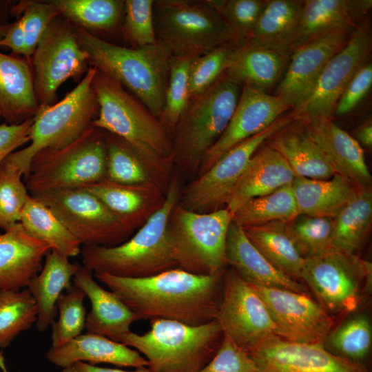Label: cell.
<instances>
[{
	"mask_svg": "<svg viewBox=\"0 0 372 372\" xmlns=\"http://www.w3.org/2000/svg\"><path fill=\"white\" fill-rule=\"evenodd\" d=\"M354 28L337 30L316 39L293 51L274 95L293 110L310 94L330 59L348 42Z\"/></svg>",
	"mask_w": 372,
	"mask_h": 372,
	"instance_id": "cell-20",
	"label": "cell"
},
{
	"mask_svg": "<svg viewBox=\"0 0 372 372\" xmlns=\"http://www.w3.org/2000/svg\"><path fill=\"white\" fill-rule=\"evenodd\" d=\"M242 85L225 71L205 91L192 96L172 134L178 174L196 177L202 160L227 126Z\"/></svg>",
	"mask_w": 372,
	"mask_h": 372,
	"instance_id": "cell-4",
	"label": "cell"
},
{
	"mask_svg": "<svg viewBox=\"0 0 372 372\" xmlns=\"http://www.w3.org/2000/svg\"><path fill=\"white\" fill-rule=\"evenodd\" d=\"M224 19L240 45L249 39L266 0H207Z\"/></svg>",
	"mask_w": 372,
	"mask_h": 372,
	"instance_id": "cell-49",
	"label": "cell"
},
{
	"mask_svg": "<svg viewBox=\"0 0 372 372\" xmlns=\"http://www.w3.org/2000/svg\"><path fill=\"white\" fill-rule=\"evenodd\" d=\"M192 59L172 56L165 105L160 121L170 136L189 101V68Z\"/></svg>",
	"mask_w": 372,
	"mask_h": 372,
	"instance_id": "cell-46",
	"label": "cell"
},
{
	"mask_svg": "<svg viewBox=\"0 0 372 372\" xmlns=\"http://www.w3.org/2000/svg\"><path fill=\"white\" fill-rule=\"evenodd\" d=\"M372 1L352 0H305L291 40V53L303 45L331 32L355 28L370 9Z\"/></svg>",
	"mask_w": 372,
	"mask_h": 372,
	"instance_id": "cell-24",
	"label": "cell"
},
{
	"mask_svg": "<svg viewBox=\"0 0 372 372\" xmlns=\"http://www.w3.org/2000/svg\"><path fill=\"white\" fill-rule=\"evenodd\" d=\"M157 42L174 57L193 59L221 45L239 41L207 0H154Z\"/></svg>",
	"mask_w": 372,
	"mask_h": 372,
	"instance_id": "cell-6",
	"label": "cell"
},
{
	"mask_svg": "<svg viewBox=\"0 0 372 372\" xmlns=\"http://www.w3.org/2000/svg\"><path fill=\"white\" fill-rule=\"evenodd\" d=\"M30 63L39 106L54 104L59 86L70 78L81 80L89 69L87 54L78 43L72 23L60 14L43 35Z\"/></svg>",
	"mask_w": 372,
	"mask_h": 372,
	"instance_id": "cell-14",
	"label": "cell"
},
{
	"mask_svg": "<svg viewBox=\"0 0 372 372\" xmlns=\"http://www.w3.org/2000/svg\"><path fill=\"white\" fill-rule=\"evenodd\" d=\"M31 196L50 207L82 246L114 247L127 240L134 231L83 189L45 192Z\"/></svg>",
	"mask_w": 372,
	"mask_h": 372,
	"instance_id": "cell-13",
	"label": "cell"
},
{
	"mask_svg": "<svg viewBox=\"0 0 372 372\" xmlns=\"http://www.w3.org/2000/svg\"><path fill=\"white\" fill-rule=\"evenodd\" d=\"M72 25L89 64L120 83L160 121L169 76V52L158 42L138 48L120 46Z\"/></svg>",
	"mask_w": 372,
	"mask_h": 372,
	"instance_id": "cell-2",
	"label": "cell"
},
{
	"mask_svg": "<svg viewBox=\"0 0 372 372\" xmlns=\"http://www.w3.org/2000/svg\"><path fill=\"white\" fill-rule=\"evenodd\" d=\"M294 111L282 116L262 132L235 145L223 154L205 173L181 189L178 204L198 213L226 207L238 179L249 160L265 142L300 120Z\"/></svg>",
	"mask_w": 372,
	"mask_h": 372,
	"instance_id": "cell-12",
	"label": "cell"
},
{
	"mask_svg": "<svg viewBox=\"0 0 372 372\" xmlns=\"http://www.w3.org/2000/svg\"><path fill=\"white\" fill-rule=\"evenodd\" d=\"M333 220L332 248L356 254L362 247L371 226V188L360 189L356 197Z\"/></svg>",
	"mask_w": 372,
	"mask_h": 372,
	"instance_id": "cell-38",
	"label": "cell"
},
{
	"mask_svg": "<svg viewBox=\"0 0 372 372\" xmlns=\"http://www.w3.org/2000/svg\"><path fill=\"white\" fill-rule=\"evenodd\" d=\"M333 223L331 218L298 214L287 225L296 247L307 258L333 249Z\"/></svg>",
	"mask_w": 372,
	"mask_h": 372,
	"instance_id": "cell-43",
	"label": "cell"
},
{
	"mask_svg": "<svg viewBox=\"0 0 372 372\" xmlns=\"http://www.w3.org/2000/svg\"><path fill=\"white\" fill-rule=\"evenodd\" d=\"M1 118V111H0V118Z\"/></svg>",
	"mask_w": 372,
	"mask_h": 372,
	"instance_id": "cell-59",
	"label": "cell"
},
{
	"mask_svg": "<svg viewBox=\"0 0 372 372\" xmlns=\"http://www.w3.org/2000/svg\"><path fill=\"white\" fill-rule=\"evenodd\" d=\"M239 45L228 43L193 59L189 68L190 98L208 88L228 68Z\"/></svg>",
	"mask_w": 372,
	"mask_h": 372,
	"instance_id": "cell-47",
	"label": "cell"
},
{
	"mask_svg": "<svg viewBox=\"0 0 372 372\" xmlns=\"http://www.w3.org/2000/svg\"><path fill=\"white\" fill-rule=\"evenodd\" d=\"M154 0H125L123 31L133 48L157 43L153 17Z\"/></svg>",
	"mask_w": 372,
	"mask_h": 372,
	"instance_id": "cell-50",
	"label": "cell"
},
{
	"mask_svg": "<svg viewBox=\"0 0 372 372\" xmlns=\"http://www.w3.org/2000/svg\"><path fill=\"white\" fill-rule=\"evenodd\" d=\"M46 358L54 365L64 369L75 362L92 365L101 363L118 366L147 367V360L136 350L105 336L86 333L59 347H51Z\"/></svg>",
	"mask_w": 372,
	"mask_h": 372,
	"instance_id": "cell-29",
	"label": "cell"
},
{
	"mask_svg": "<svg viewBox=\"0 0 372 372\" xmlns=\"http://www.w3.org/2000/svg\"><path fill=\"white\" fill-rule=\"evenodd\" d=\"M232 220L233 214L226 207L198 213L177 203L168 217L167 236L178 268L202 276L224 272Z\"/></svg>",
	"mask_w": 372,
	"mask_h": 372,
	"instance_id": "cell-8",
	"label": "cell"
},
{
	"mask_svg": "<svg viewBox=\"0 0 372 372\" xmlns=\"http://www.w3.org/2000/svg\"><path fill=\"white\" fill-rule=\"evenodd\" d=\"M0 46L8 47L12 50L13 53L24 56L25 37L19 19L11 23L5 36L0 41Z\"/></svg>",
	"mask_w": 372,
	"mask_h": 372,
	"instance_id": "cell-54",
	"label": "cell"
},
{
	"mask_svg": "<svg viewBox=\"0 0 372 372\" xmlns=\"http://www.w3.org/2000/svg\"><path fill=\"white\" fill-rule=\"evenodd\" d=\"M92 85L99 104L92 127L118 136L135 147L172 158L169 134L143 103L98 70Z\"/></svg>",
	"mask_w": 372,
	"mask_h": 372,
	"instance_id": "cell-10",
	"label": "cell"
},
{
	"mask_svg": "<svg viewBox=\"0 0 372 372\" xmlns=\"http://www.w3.org/2000/svg\"><path fill=\"white\" fill-rule=\"evenodd\" d=\"M371 47L369 25L362 21L354 28L346 45L327 62L307 98L293 111L307 121L333 119L344 90L358 71L369 62Z\"/></svg>",
	"mask_w": 372,
	"mask_h": 372,
	"instance_id": "cell-16",
	"label": "cell"
},
{
	"mask_svg": "<svg viewBox=\"0 0 372 372\" xmlns=\"http://www.w3.org/2000/svg\"><path fill=\"white\" fill-rule=\"evenodd\" d=\"M39 107L30 63L0 52L1 117L9 125H17L34 117Z\"/></svg>",
	"mask_w": 372,
	"mask_h": 372,
	"instance_id": "cell-30",
	"label": "cell"
},
{
	"mask_svg": "<svg viewBox=\"0 0 372 372\" xmlns=\"http://www.w3.org/2000/svg\"><path fill=\"white\" fill-rule=\"evenodd\" d=\"M294 178L283 156L269 145H262L249 160L226 208L234 214L247 200L291 185Z\"/></svg>",
	"mask_w": 372,
	"mask_h": 372,
	"instance_id": "cell-28",
	"label": "cell"
},
{
	"mask_svg": "<svg viewBox=\"0 0 372 372\" xmlns=\"http://www.w3.org/2000/svg\"><path fill=\"white\" fill-rule=\"evenodd\" d=\"M252 287L267 306L278 337L291 342L324 344L334 322L318 301L289 289Z\"/></svg>",
	"mask_w": 372,
	"mask_h": 372,
	"instance_id": "cell-17",
	"label": "cell"
},
{
	"mask_svg": "<svg viewBox=\"0 0 372 372\" xmlns=\"http://www.w3.org/2000/svg\"><path fill=\"white\" fill-rule=\"evenodd\" d=\"M11 24L0 25V41L3 38Z\"/></svg>",
	"mask_w": 372,
	"mask_h": 372,
	"instance_id": "cell-57",
	"label": "cell"
},
{
	"mask_svg": "<svg viewBox=\"0 0 372 372\" xmlns=\"http://www.w3.org/2000/svg\"><path fill=\"white\" fill-rule=\"evenodd\" d=\"M301 280L329 313H349L371 291L372 265L357 254L333 249L305 258Z\"/></svg>",
	"mask_w": 372,
	"mask_h": 372,
	"instance_id": "cell-11",
	"label": "cell"
},
{
	"mask_svg": "<svg viewBox=\"0 0 372 372\" xmlns=\"http://www.w3.org/2000/svg\"><path fill=\"white\" fill-rule=\"evenodd\" d=\"M307 132L319 146L335 174L361 189H371L372 177L360 143L333 119H304Z\"/></svg>",
	"mask_w": 372,
	"mask_h": 372,
	"instance_id": "cell-22",
	"label": "cell"
},
{
	"mask_svg": "<svg viewBox=\"0 0 372 372\" xmlns=\"http://www.w3.org/2000/svg\"><path fill=\"white\" fill-rule=\"evenodd\" d=\"M198 372H258L251 355L224 335L214 357Z\"/></svg>",
	"mask_w": 372,
	"mask_h": 372,
	"instance_id": "cell-51",
	"label": "cell"
},
{
	"mask_svg": "<svg viewBox=\"0 0 372 372\" xmlns=\"http://www.w3.org/2000/svg\"><path fill=\"white\" fill-rule=\"evenodd\" d=\"M23 176L22 171L10 163L4 160L0 165V229L3 231L20 223L30 196Z\"/></svg>",
	"mask_w": 372,
	"mask_h": 372,
	"instance_id": "cell-45",
	"label": "cell"
},
{
	"mask_svg": "<svg viewBox=\"0 0 372 372\" xmlns=\"http://www.w3.org/2000/svg\"><path fill=\"white\" fill-rule=\"evenodd\" d=\"M20 223L30 236L47 244L51 250L68 258L81 254L82 245L61 220L50 207L30 194Z\"/></svg>",
	"mask_w": 372,
	"mask_h": 372,
	"instance_id": "cell-37",
	"label": "cell"
},
{
	"mask_svg": "<svg viewBox=\"0 0 372 372\" xmlns=\"http://www.w3.org/2000/svg\"><path fill=\"white\" fill-rule=\"evenodd\" d=\"M289 110L291 107L281 97L243 84L227 126L204 156L196 176L207 172L229 149L262 132Z\"/></svg>",
	"mask_w": 372,
	"mask_h": 372,
	"instance_id": "cell-18",
	"label": "cell"
},
{
	"mask_svg": "<svg viewBox=\"0 0 372 372\" xmlns=\"http://www.w3.org/2000/svg\"><path fill=\"white\" fill-rule=\"evenodd\" d=\"M37 304L25 288L0 291V348H6L22 331L36 323Z\"/></svg>",
	"mask_w": 372,
	"mask_h": 372,
	"instance_id": "cell-41",
	"label": "cell"
},
{
	"mask_svg": "<svg viewBox=\"0 0 372 372\" xmlns=\"http://www.w3.org/2000/svg\"><path fill=\"white\" fill-rule=\"evenodd\" d=\"M33 117L17 125L0 124V165L16 149L30 141Z\"/></svg>",
	"mask_w": 372,
	"mask_h": 372,
	"instance_id": "cell-53",
	"label": "cell"
},
{
	"mask_svg": "<svg viewBox=\"0 0 372 372\" xmlns=\"http://www.w3.org/2000/svg\"><path fill=\"white\" fill-rule=\"evenodd\" d=\"M91 304L87 314L85 329L87 333L105 336L119 342L130 331L132 324L138 320L136 315L113 291H107L94 280L93 272L81 266L73 278Z\"/></svg>",
	"mask_w": 372,
	"mask_h": 372,
	"instance_id": "cell-25",
	"label": "cell"
},
{
	"mask_svg": "<svg viewBox=\"0 0 372 372\" xmlns=\"http://www.w3.org/2000/svg\"><path fill=\"white\" fill-rule=\"evenodd\" d=\"M83 189L101 201L133 231L164 204L166 194L152 185H124L103 179Z\"/></svg>",
	"mask_w": 372,
	"mask_h": 372,
	"instance_id": "cell-26",
	"label": "cell"
},
{
	"mask_svg": "<svg viewBox=\"0 0 372 372\" xmlns=\"http://www.w3.org/2000/svg\"><path fill=\"white\" fill-rule=\"evenodd\" d=\"M60 15L87 30L109 31L117 25L123 0H49Z\"/></svg>",
	"mask_w": 372,
	"mask_h": 372,
	"instance_id": "cell-40",
	"label": "cell"
},
{
	"mask_svg": "<svg viewBox=\"0 0 372 372\" xmlns=\"http://www.w3.org/2000/svg\"><path fill=\"white\" fill-rule=\"evenodd\" d=\"M324 343L330 352L348 360L364 364L372 344V328L364 314L354 315L331 330Z\"/></svg>",
	"mask_w": 372,
	"mask_h": 372,
	"instance_id": "cell-42",
	"label": "cell"
},
{
	"mask_svg": "<svg viewBox=\"0 0 372 372\" xmlns=\"http://www.w3.org/2000/svg\"><path fill=\"white\" fill-rule=\"evenodd\" d=\"M1 3H3V2L0 1V6H1Z\"/></svg>",
	"mask_w": 372,
	"mask_h": 372,
	"instance_id": "cell-60",
	"label": "cell"
},
{
	"mask_svg": "<svg viewBox=\"0 0 372 372\" xmlns=\"http://www.w3.org/2000/svg\"><path fill=\"white\" fill-rule=\"evenodd\" d=\"M303 3L302 0H266L251 35L243 45L290 53L289 44Z\"/></svg>",
	"mask_w": 372,
	"mask_h": 372,
	"instance_id": "cell-35",
	"label": "cell"
},
{
	"mask_svg": "<svg viewBox=\"0 0 372 372\" xmlns=\"http://www.w3.org/2000/svg\"><path fill=\"white\" fill-rule=\"evenodd\" d=\"M97 69L91 66L79 84L60 101L39 106L30 130V144L5 160L19 168L25 178L30 162L40 150L63 148L92 127L99 112L92 81Z\"/></svg>",
	"mask_w": 372,
	"mask_h": 372,
	"instance_id": "cell-7",
	"label": "cell"
},
{
	"mask_svg": "<svg viewBox=\"0 0 372 372\" xmlns=\"http://www.w3.org/2000/svg\"><path fill=\"white\" fill-rule=\"evenodd\" d=\"M354 138L360 145L366 147L372 146V123L371 120H367L358 127L355 131Z\"/></svg>",
	"mask_w": 372,
	"mask_h": 372,
	"instance_id": "cell-56",
	"label": "cell"
},
{
	"mask_svg": "<svg viewBox=\"0 0 372 372\" xmlns=\"http://www.w3.org/2000/svg\"><path fill=\"white\" fill-rule=\"evenodd\" d=\"M226 262L252 287H276L309 294L304 285L271 264L249 241L242 227L233 221L227 236Z\"/></svg>",
	"mask_w": 372,
	"mask_h": 372,
	"instance_id": "cell-27",
	"label": "cell"
},
{
	"mask_svg": "<svg viewBox=\"0 0 372 372\" xmlns=\"http://www.w3.org/2000/svg\"><path fill=\"white\" fill-rule=\"evenodd\" d=\"M224 272L202 276L176 267L141 278L101 272L93 275L115 293L138 320L158 318L200 325L215 320Z\"/></svg>",
	"mask_w": 372,
	"mask_h": 372,
	"instance_id": "cell-1",
	"label": "cell"
},
{
	"mask_svg": "<svg viewBox=\"0 0 372 372\" xmlns=\"http://www.w3.org/2000/svg\"><path fill=\"white\" fill-rule=\"evenodd\" d=\"M19 18L25 37V59L30 63L31 56L52 21L59 15L48 1H21L14 9Z\"/></svg>",
	"mask_w": 372,
	"mask_h": 372,
	"instance_id": "cell-48",
	"label": "cell"
},
{
	"mask_svg": "<svg viewBox=\"0 0 372 372\" xmlns=\"http://www.w3.org/2000/svg\"><path fill=\"white\" fill-rule=\"evenodd\" d=\"M242 229L253 245L276 269L296 280H302L305 258L290 238L287 223L276 221Z\"/></svg>",
	"mask_w": 372,
	"mask_h": 372,
	"instance_id": "cell-36",
	"label": "cell"
},
{
	"mask_svg": "<svg viewBox=\"0 0 372 372\" xmlns=\"http://www.w3.org/2000/svg\"><path fill=\"white\" fill-rule=\"evenodd\" d=\"M290 57L287 52L242 45L235 51L225 72L240 84L268 93L280 82Z\"/></svg>",
	"mask_w": 372,
	"mask_h": 372,
	"instance_id": "cell-33",
	"label": "cell"
},
{
	"mask_svg": "<svg viewBox=\"0 0 372 372\" xmlns=\"http://www.w3.org/2000/svg\"><path fill=\"white\" fill-rule=\"evenodd\" d=\"M80 267L54 250L46 255L41 270L27 287L38 306L39 331H45L54 321L56 301L62 291L72 285L71 280Z\"/></svg>",
	"mask_w": 372,
	"mask_h": 372,
	"instance_id": "cell-34",
	"label": "cell"
},
{
	"mask_svg": "<svg viewBox=\"0 0 372 372\" xmlns=\"http://www.w3.org/2000/svg\"><path fill=\"white\" fill-rule=\"evenodd\" d=\"M298 215L291 185H288L247 200L233 214L232 221L243 227L276 221L288 223Z\"/></svg>",
	"mask_w": 372,
	"mask_h": 372,
	"instance_id": "cell-39",
	"label": "cell"
},
{
	"mask_svg": "<svg viewBox=\"0 0 372 372\" xmlns=\"http://www.w3.org/2000/svg\"><path fill=\"white\" fill-rule=\"evenodd\" d=\"M105 131L91 127L69 145L45 148L32 158L25 185L30 195L81 189L105 178Z\"/></svg>",
	"mask_w": 372,
	"mask_h": 372,
	"instance_id": "cell-9",
	"label": "cell"
},
{
	"mask_svg": "<svg viewBox=\"0 0 372 372\" xmlns=\"http://www.w3.org/2000/svg\"><path fill=\"white\" fill-rule=\"evenodd\" d=\"M50 247L20 223L0 234V291H20L40 272Z\"/></svg>",
	"mask_w": 372,
	"mask_h": 372,
	"instance_id": "cell-23",
	"label": "cell"
},
{
	"mask_svg": "<svg viewBox=\"0 0 372 372\" xmlns=\"http://www.w3.org/2000/svg\"><path fill=\"white\" fill-rule=\"evenodd\" d=\"M106 176L108 180L124 185H152L167 193L174 168L173 158L135 147L105 131Z\"/></svg>",
	"mask_w": 372,
	"mask_h": 372,
	"instance_id": "cell-21",
	"label": "cell"
},
{
	"mask_svg": "<svg viewBox=\"0 0 372 372\" xmlns=\"http://www.w3.org/2000/svg\"><path fill=\"white\" fill-rule=\"evenodd\" d=\"M258 372H370L362 364L333 354L323 344L273 338L248 353Z\"/></svg>",
	"mask_w": 372,
	"mask_h": 372,
	"instance_id": "cell-19",
	"label": "cell"
},
{
	"mask_svg": "<svg viewBox=\"0 0 372 372\" xmlns=\"http://www.w3.org/2000/svg\"><path fill=\"white\" fill-rule=\"evenodd\" d=\"M179 175H174L163 206L130 239L114 247L82 246L83 266L93 273L141 278L176 268L167 236V223L180 193Z\"/></svg>",
	"mask_w": 372,
	"mask_h": 372,
	"instance_id": "cell-3",
	"label": "cell"
},
{
	"mask_svg": "<svg viewBox=\"0 0 372 372\" xmlns=\"http://www.w3.org/2000/svg\"><path fill=\"white\" fill-rule=\"evenodd\" d=\"M62 372H150L147 367L136 369L134 371H124L118 369L105 368L83 362H75L64 369Z\"/></svg>",
	"mask_w": 372,
	"mask_h": 372,
	"instance_id": "cell-55",
	"label": "cell"
},
{
	"mask_svg": "<svg viewBox=\"0 0 372 372\" xmlns=\"http://www.w3.org/2000/svg\"><path fill=\"white\" fill-rule=\"evenodd\" d=\"M215 320L224 335L249 353L278 337L275 324L261 297L232 268H227Z\"/></svg>",
	"mask_w": 372,
	"mask_h": 372,
	"instance_id": "cell-15",
	"label": "cell"
},
{
	"mask_svg": "<svg viewBox=\"0 0 372 372\" xmlns=\"http://www.w3.org/2000/svg\"><path fill=\"white\" fill-rule=\"evenodd\" d=\"M62 293L56 303L59 319L52 324V347H61L81 334L85 329L86 309L83 305L85 293L72 285Z\"/></svg>",
	"mask_w": 372,
	"mask_h": 372,
	"instance_id": "cell-44",
	"label": "cell"
},
{
	"mask_svg": "<svg viewBox=\"0 0 372 372\" xmlns=\"http://www.w3.org/2000/svg\"><path fill=\"white\" fill-rule=\"evenodd\" d=\"M223 335L216 320L190 325L157 318L150 320L147 332L130 331L119 342L143 354L150 372H198L214 357Z\"/></svg>",
	"mask_w": 372,
	"mask_h": 372,
	"instance_id": "cell-5",
	"label": "cell"
},
{
	"mask_svg": "<svg viewBox=\"0 0 372 372\" xmlns=\"http://www.w3.org/2000/svg\"><path fill=\"white\" fill-rule=\"evenodd\" d=\"M372 85V64L369 61L353 76L336 104L334 116H343L353 110L365 97Z\"/></svg>",
	"mask_w": 372,
	"mask_h": 372,
	"instance_id": "cell-52",
	"label": "cell"
},
{
	"mask_svg": "<svg viewBox=\"0 0 372 372\" xmlns=\"http://www.w3.org/2000/svg\"><path fill=\"white\" fill-rule=\"evenodd\" d=\"M298 214L334 218L361 189L335 174L326 180L296 176L291 183Z\"/></svg>",
	"mask_w": 372,
	"mask_h": 372,
	"instance_id": "cell-32",
	"label": "cell"
},
{
	"mask_svg": "<svg viewBox=\"0 0 372 372\" xmlns=\"http://www.w3.org/2000/svg\"><path fill=\"white\" fill-rule=\"evenodd\" d=\"M0 369H1L3 372H8L6 370V367L4 364V360L3 358V355H0Z\"/></svg>",
	"mask_w": 372,
	"mask_h": 372,
	"instance_id": "cell-58",
	"label": "cell"
},
{
	"mask_svg": "<svg viewBox=\"0 0 372 372\" xmlns=\"http://www.w3.org/2000/svg\"><path fill=\"white\" fill-rule=\"evenodd\" d=\"M267 144L285 159L295 177L326 180L335 173L309 136L303 118L276 133Z\"/></svg>",
	"mask_w": 372,
	"mask_h": 372,
	"instance_id": "cell-31",
	"label": "cell"
}]
</instances>
